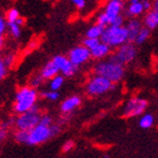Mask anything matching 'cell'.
Instances as JSON below:
<instances>
[{
	"label": "cell",
	"instance_id": "obj_1",
	"mask_svg": "<svg viewBox=\"0 0 158 158\" xmlns=\"http://www.w3.org/2000/svg\"><path fill=\"white\" fill-rule=\"evenodd\" d=\"M124 64L118 62L113 56H111L107 60L99 61L95 66V73L98 76L109 79L113 84L118 82L124 77Z\"/></svg>",
	"mask_w": 158,
	"mask_h": 158
},
{
	"label": "cell",
	"instance_id": "obj_2",
	"mask_svg": "<svg viewBox=\"0 0 158 158\" xmlns=\"http://www.w3.org/2000/svg\"><path fill=\"white\" fill-rule=\"evenodd\" d=\"M37 98H39V93L36 89L31 86H25L17 92L14 103V111L17 114H22L30 111L31 107L36 104Z\"/></svg>",
	"mask_w": 158,
	"mask_h": 158
},
{
	"label": "cell",
	"instance_id": "obj_3",
	"mask_svg": "<svg viewBox=\"0 0 158 158\" xmlns=\"http://www.w3.org/2000/svg\"><path fill=\"white\" fill-rule=\"evenodd\" d=\"M99 39L110 48H118L123 43L128 42V32L125 26H106Z\"/></svg>",
	"mask_w": 158,
	"mask_h": 158
},
{
	"label": "cell",
	"instance_id": "obj_4",
	"mask_svg": "<svg viewBox=\"0 0 158 158\" xmlns=\"http://www.w3.org/2000/svg\"><path fill=\"white\" fill-rule=\"evenodd\" d=\"M40 118H41L40 107L35 104L31 107L30 111L18 114V116L15 118V127L17 128V130L28 131L39 123Z\"/></svg>",
	"mask_w": 158,
	"mask_h": 158
},
{
	"label": "cell",
	"instance_id": "obj_5",
	"mask_svg": "<svg viewBox=\"0 0 158 158\" xmlns=\"http://www.w3.org/2000/svg\"><path fill=\"white\" fill-rule=\"evenodd\" d=\"M113 88H114V84L112 81H110L109 79L102 76L96 75L89 80L86 86V93L90 97H95V96L104 95L105 93L112 90Z\"/></svg>",
	"mask_w": 158,
	"mask_h": 158
},
{
	"label": "cell",
	"instance_id": "obj_6",
	"mask_svg": "<svg viewBox=\"0 0 158 158\" xmlns=\"http://www.w3.org/2000/svg\"><path fill=\"white\" fill-rule=\"evenodd\" d=\"M51 138H52V135H51V131H50V125H44L39 122L34 128L27 131L26 145H41Z\"/></svg>",
	"mask_w": 158,
	"mask_h": 158
},
{
	"label": "cell",
	"instance_id": "obj_7",
	"mask_svg": "<svg viewBox=\"0 0 158 158\" xmlns=\"http://www.w3.org/2000/svg\"><path fill=\"white\" fill-rule=\"evenodd\" d=\"M148 106V101L145 98H138L133 97L125 104L122 115L124 118H135V116L141 115L145 112Z\"/></svg>",
	"mask_w": 158,
	"mask_h": 158
},
{
	"label": "cell",
	"instance_id": "obj_8",
	"mask_svg": "<svg viewBox=\"0 0 158 158\" xmlns=\"http://www.w3.org/2000/svg\"><path fill=\"white\" fill-rule=\"evenodd\" d=\"M135 56H137V49H135V44L131 42L123 43L122 45L118 46V51L113 54V56L118 60V62H121L122 64H125V63L133 61Z\"/></svg>",
	"mask_w": 158,
	"mask_h": 158
},
{
	"label": "cell",
	"instance_id": "obj_9",
	"mask_svg": "<svg viewBox=\"0 0 158 158\" xmlns=\"http://www.w3.org/2000/svg\"><path fill=\"white\" fill-rule=\"evenodd\" d=\"M56 67L58 68L59 73H61L63 76L66 77H73L78 70V67L73 64L70 62L69 59L64 56H56L52 59Z\"/></svg>",
	"mask_w": 158,
	"mask_h": 158
},
{
	"label": "cell",
	"instance_id": "obj_10",
	"mask_svg": "<svg viewBox=\"0 0 158 158\" xmlns=\"http://www.w3.org/2000/svg\"><path fill=\"white\" fill-rule=\"evenodd\" d=\"M90 58H92L90 56V51L84 45H79L73 48L69 52V56H68V59H69L70 62L77 67H79L82 63L87 62Z\"/></svg>",
	"mask_w": 158,
	"mask_h": 158
},
{
	"label": "cell",
	"instance_id": "obj_11",
	"mask_svg": "<svg viewBox=\"0 0 158 158\" xmlns=\"http://www.w3.org/2000/svg\"><path fill=\"white\" fill-rule=\"evenodd\" d=\"M122 9H123V2H122V0H110L109 2H107V5H106L104 14L109 17L110 22H112L116 16H118L121 14Z\"/></svg>",
	"mask_w": 158,
	"mask_h": 158
},
{
	"label": "cell",
	"instance_id": "obj_12",
	"mask_svg": "<svg viewBox=\"0 0 158 158\" xmlns=\"http://www.w3.org/2000/svg\"><path fill=\"white\" fill-rule=\"evenodd\" d=\"M80 105H81V98L79 96H70L67 99H64L61 104V112L63 114H70Z\"/></svg>",
	"mask_w": 158,
	"mask_h": 158
},
{
	"label": "cell",
	"instance_id": "obj_13",
	"mask_svg": "<svg viewBox=\"0 0 158 158\" xmlns=\"http://www.w3.org/2000/svg\"><path fill=\"white\" fill-rule=\"evenodd\" d=\"M111 52V48L109 45H106L105 43L99 42L94 49L90 50V56H93L94 59H104L105 56H107Z\"/></svg>",
	"mask_w": 158,
	"mask_h": 158
},
{
	"label": "cell",
	"instance_id": "obj_14",
	"mask_svg": "<svg viewBox=\"0 0 158 158\" xmlns=\"http://www.w3.org/2000/svg\"><path fill=\"white\" fill-rule=\"evenodd\" d=\"M141 23L138 19H131L128 23V25L125 26L127 32H128V42L133 43L135 39L137 36V34L139 33V31L141 28Z\"/></svg>",
	"mask_w": 158,
	"mask_h": 158
},
{
	"label": "cell",
	"instance_id": "obj_15",
	"mask_svg": "<svg viewBox=\"0 0 158 158\" xmlns=\"http://www.w3.org/2000/svg\"><path fill=\"white\" fill-rule=\"evenodd\" d=\"M58 73H59V70H58V68L56 67L54 62L51 60V61H49L45 66L43 67L40 75H41L42 78L45 80V79H52L53 77L56 76Z\"/></svg>",
	"mask_w": 158,
	"mask_h": 158
},
{
	"label": "cell",
	"instance_id": "obj_16",
	"mask_svg": "<svg viewBox=\"0 0 158 158\" xmlns=\"http://www.w3.org/2000/svg\"><path fill=\"white\" fill-rule=\"evenodd\" d=\"M145 27H147L148 30H155L158 25V10H149V13L146 15L145 19Z\"/></svg>",
	"mask_w": 158,
	"mask_h": 158
},
{
	"label": "cell",
	"instance_id": "obj_17",
	"mask_svg": "<svg viewBox=\"0 0 158 158\" xmlns=\"http://www.w3.org/2000/svg\"><path fill=\"white\" fill-rule=\"evenodd\" d=\"M143 11H145V10H143V7H142V5H141V1H138V2H135V3H130V6H129L128 10H127V15L131 17H135V16L141 15Z\"/></svg>",
	"mask_w": 158,
	"mask_h": 158
},
{
	"label": "cell",
	"instance_id": "obj_18",
	"mask_svg": "<svg viewBox=\"0 0 158 158\" xmlns=\"http://www.w3.org/2000/svg\"><path fill=\"white\" fill-rule=\"evenodd\" d=\"M105 27L101 26L98 24H96L94 26H92L90 28H88L87 33H86V36L89 37V39H99L101 35H102L103 31H104Z\"/></svg>",
	"mask_w": 158,
	"mask_h": 158
},
{
	"label": "cell",
	"instance_id": "obj_19",
	"mask_svg": "<svg viewBox=\"0 0 158 158\" xmlns=\"http://www.w3.org/2000/svg\"><path fill=\"white\" fill-rule=\"evenodd\" d=\"M154 123H155V118L150 113H147L145 115H142L141 118H140V121H139V125L142 129L152 128V125H154Z\"/></svg>",
	"mask_w": 158,
	"mask_h": 158
},
{
	"label": "cell",
	"instance_id": "obj_20",
	"mask_svg": "<svg viewBox=\"0 0 158 158\" xmlns=\"http://www.w3.org/2000/svg\"><path fill=\"white\" fill-rule=\"evenodd\" d=\"M150 36V30H148L147 27H141L140 31H139V33L137 34V36L135 39V44H142V43H145L147 40L149 39Z\"/></svg>",
	"mask_w": 158,
	"mask_h": 158
},
{
	"label": "cell",
	"instance_id": "obj_21",
	"mask_svg": "<svg viewBox=\"0 0 158 158\" xmlns=\"http://www.w3.org/2000/svg\"><path fill=\"white\" fill-rule=\"evenodd\" d=\"M63 81H64V78L63 76H59V75H56L54 76L52 79H51V81H50V89L51 90H59L63 85Z\"/></svg>",
	"mask_w": 158,
	"mask_h": 158
},
{
	"label": "cell",
	"instance_id": "obj_22",
	"mask_svg": "<svg viewBox=\"0 0 158 158\" xmlns=\"http://www.w3.org/2000/svg\"><path fill=\"white\" fill-rule=\"evenodd\" d=\"M8 27H9V32L11 34V36L15 39H18L22 34V26L17 25L15 22L14 23H8Z\"/></svg>",
	"mask_w": 158,
	"mask_h": 158
},
{
	"label": "cell",
	"instance_id": "obj_23",
	"mask_svg": "<svg viewBox=\"0 0 158 158\" xmlns=\"http://www.w3.org/2000/svg\"><path fill=\"white\" fill-rule=\"evenodd\" d=\"M41 97L43 98H46L48 101H51V102H56V99L59 98V93L56 90H48V92H42L41 94Z\"/></svg>",
	"mask_w": 158,
	"mask_h": 158
},
{
	"label": "cell",
	"instance_id": "obj_24",
	"mask_svg": "<svg viewBox=\"0 0 158 158\" xmlns=\"http://www.w3.org/2000/svg\"><path fill=\"white\" fill-rule=\"evenodd\" d=\"M15 140L18 143H25L26 145L27 140V131H22V130H17V132L15 133Z\"/></svg>",
	"mask_w": 158,
	"mask_h": 158
},
{
	"label": "cell",
	"instance_id": "obj_25",
	"mask_svg": "<svg viewBox=\"0 0 158 158\" xmlns=\"http://www.w3.org/2000/svg\"><path fill=\"white\" fill-rule=\"evenodd\" d=\"M19 17V13H18V10L13 8V9H9L8 10V13L6 15V18H7V22L8 23H14V22H16V19Z\"/></svg>",
	"mask_w": 158,
	"mask_h": 158
},
{
	"label": "cell",
	"instance_id": "obj_26",
	"mask_svg": "<svg viewBox=\"0 0 158 158\" xmlns=\"http://www.w3.org/2000/svg\"><path fill=\"white\" fill-rule=\"evenodd\" d=\"M99 42H101V40L99 39H89V37H86L85 41H84V46L87 48V49L90 51V50L94 49Z\"/></svg>",
	"mask_w": 158,
	"mask_h": 158
},
{
	"label": "cell",
	"instance_id": "obj_27",
	"mask_svg": "<svg viewBox=\"0 0 158 158\" xmlns=\"http://www.w3.org/2000/svg\"><path fill=\"white\" fill-rule=\"evenodd\" d=\"M110 23H111V22H110L109 17L106 16L104 13H102L98 17H97V24H98V25H101V26H103V27L109 26Z\"/></svg>",
	"mask_w": 158,
	"mask_h": 158
},
{
	"label": "cell",
	"instance_id": "obj_28",
	"mask_svg": "<svg viewBox=\"0 0 158 158\" xmlns=\"http://www.w3.org/2000/svg\"><path fill=\"white\" fill-rule=\"evenodd\" d=\"M1 60L3 61V63H5V66H6L7 68H10V67L14 64V62H15V56L11 54V53H9V54H6Z\"/></svg>",
	"mask_w": 158,
	"mask_h": 158
},
{
	"label": "cell",
	"instance_id": "obj_29",
	"mask_svg": "<svg viewBox=\"0 0 158 158\" xmlns=\"http://www.w3.org/2000/svg\"><path fill=\"white\" fill-rule=\"evenodd\" d=\"M44 81V79L42 78L41 75H36L35 77H33V79L31 80V87H33V88L36 89L39 86H41Z\"/></svg>",
	"mask_w": 158,
	"mask_h": 158
},
{
	"label": "cell",
	"instance_id": "obj_30",
	"mask_svg": "<svg viewBox=\"0 0 158 158\" xmlns=\"http://www.w3.org/2000/svg\"><path fill=\"white\" fill-rule=\"evenodd\" d=\"M8 131H9V129L7 128L3 123H1V124H0V142H2L6 140L7 135H8Z\"/></svg>",
	"mask_w": 158,
	"mask_h": 158
},
{
	"label": "cell",
	"instance_id": "obj_31",
	"mask_svg": "<svg viewBox=\"0 0 158 158\" xmlns=\"http://www.w3.org/2000/svg\"><path fill=\"white\" fill-rule=\"evenodd\" d=\"M75 148V141L73 140H68L67 142H64L62 146V152H69Z\"/></svg>",
	"mask_w": 158,
	"mask_h": 158
},
{
	"label": "cell",
	"instance_id": "obj_32",
	"mask_svg": "<svg viewBox=\"0 0 158 158\" xmlns=\"http://www.w3.org/2000/svg\"><path fill=\"white\" fill-rule=\"evenodd\" d=\"M50 131H51L52 138L58 135L61 132V124H54V123H52V124L50 125Z\"/></svg>",
	"mask_w": 158,
	"mask_h": 158
},
{
	"label": "cell",
	"instance_id": "obj_33",
	"mask_svg": "<svg viewBox=\"0 0 158 158\" xmlns=\"http://www.w3.org/2000/svg\"><path fill=\"white\" fill-rule=\"evenodd\" d=\"M123 23H124V18H123V16H122L121 14L118 15V16H116L114 19L111 22V26H123Z\"/></svg>",
	"mask_w": 158,
	"mask_h": 158
},
{
	"label": "cell",
	"instance_id": "obj_34",
	"mask_svg": "<svg viewBox=\"0 0 158 158\" xmlns=\"http://www.w3.org/2000/svg\"><path fill=\"white\" fill-rule=\"evenodd\" d=\"M40 123H42L44 125H51L53 123V118L50 115L45 114V115H41L40 118Z\"/></svg>",
	"mask_w": 158,
	"mask_h": 158
},
{
	"label": "cell",
	"instance_id": "obj_35",
	"mask_svg": "<svg viewBox=\"0 0 158 158\" xmlns=\"http://www.w3.org/2000/svg\"><path fill=\"white\" fill-rule=\"evenodd\" d=\"M7 73H8V68L5 66L2 60L0 59V80H2L7 76Z\"/></svg>",
	"mask_w": 158,
	"mask_h": 158
},
{
	"label": "cell",
	"instance_id": "obj_36",
	"mask_svg": "<svg viewBox=\"0 0 158 158\" xmlns=\"http://www.w3.org/2000/svg\"><path fill=\"white\" fill-rule=\"evenodd\" d=\"M71 2L78 8V9H82L86 6V0H71Z\"/></svg>",
	"mask_w": 158,
	"mask_h": 158
},
{
	"label": "cell",
	"instance_id": "obj_37",
	"mask_svg": "<svg viewBox=\"0 0 158 158\" xmlns=\"http://www.w3.org/2000/svg\"><path fill=\"white\" fill-rule=\"evenodd\" d=\"M141 5H142V7H143V10H147V11L152 10V3L150 2L149 0H143V1H141Z\"/></svg>",
	"mask_w": 158,
	"mask_h": 158
},
{
	"label": "cell",
	"instance_id": "obj_38",
	"mask_svg": "<svg viewBox=\"0 0 158 158\" xmlns=\"http://www.w3.org/2000/svg\"><path fill=\"white\" fill-rule=\"evenodd\" d=\"M6 26H7V24H6V22H5V19H3L2 17H0V35H2V34L5 33Z\"/></svg>",
	"mask_w": 158,
	"mask_h": 158
},
{
	"label": "cell",
	"instance_id": "obj_39",
	"mask_svg": "<svg viewBox=\"0 0 158 158\" xmlns=\"http://www.w3.org/2000/svg\"><path fill=\"white\" fill-rule=\"evenodd\" d=\"M15 23L17 24V25H19V26H23L24 25V23H25V19H24V18H22V17H18V18H17L16 19V22H15Z\"/></svg>",
	"mask_w": 158,
	"mask_h": 158
},
{
	"label": "cell",
	"instance_id": "obj_40",
	"mask_svg": "<svg viewBox=\"0 0 158 158\" xmlns=\"http://www.w3.org/2000/svg\"><path fill=\"white\" fill-rule=\"evenodd\" d=\"M3 43H5V40H3L2 35H0V50L3 48Z\"/></svg>",
	"mask_w": 158,
	"mask_h": 158
}]
</instances>
